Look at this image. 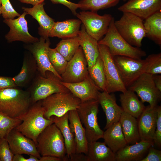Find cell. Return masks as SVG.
Instances as JSON below:
<instances>
[{
  "instance_id": "cell-1",
  "label": "cell",
  "mask_w": 161,
  "mask_h": 161,
  "mask_svg": "<svg viewBox=\"0 0 161 161\" xmlns=\"http://www.w3.org/2000/svg\"><path fill=\"white\" fill-rule=\"evenodd\" d=\"M32 104L29 92L15 87L0 89V112L13 118H21Z\"/></svg>"
},
{
  "instance_id": "cell-2",
  "label": "cell",
  "mask_w": 161,
  "mask_h": 161,
  "mask_svg": "<svg viewBox=\"0 0 161 161\" xmlns=\"http://www.w3.org/2000/svg\"><path fill=\"white\" fill-rule=\"evenodd\" d=\"M38 150L42 156H52L68 160L63 136L54 123L47 126L37 140Z\"/></svg>"
},
{
  "instance_id": "cell-3",
  "label": "cell",
  "mask_w": 161,
  "mask_h": 161,
  "mask_svg": "<svg viewBox=\"0 0 161 161\" xmlns=\"http://www.w3.org/2000/svg\"><path fill=\"white\" fill-rule=\"evenodd\" d=\"M22 118V122L15 129L32 140L37 145V140L40 133L48 126L53 123L52 118L44 117V109L40 100L33 104Z\"/></svg>"
},
{
  "instance_id": "cell-4",
  "label": "cell",
  "mask_w": 161,
  "mask_h": 161,
  "mask_svg": "<svg viewBox=\"0 0 161 161\" xmlns=\"http://www.w3.org/2000/svg\"><path fill=\"white\" fill-rule=\"evenodd\" d=\"M114 21L113 17L105 36L98 41V44L107 47L113 57L123 56L140 59L146 56L145 51L131 45L120 35L115 27Z\"/></svg>"
},
{
  "instance_id": "cell-5",
  "label": "cell",
  "mask_w": 161,
  "mask_h": 161,
  "mask_svg": "<svg viewBox=\"0 0 161 161\" xmlns=\"http://www.w3.org/2000/svg\"><path fill=\"white\" fill-rule=\"evenodd\" d=\"M41 101L44 117L48 119L52 116L60 117L70 111L77 110L81 102L70 92L54 93Z\"/></svg>"
},
{
  "instance_id": "cell-6",
  "label": "cell",
  "mask_w": 161,
  "mask_h": 161,
  "mask_svg": "<svg viewBox=\"0 0 161 161\" xmlns=\"http://www.w3.org/2000/svg\"><path fill=\"white\" fill-rule=\"evenodd\" d=\"M142 19L129 13H123L118 20L114 21L118 32L129 44L139 47L143 39L146 37Z\"/></svg>"
},
{
  "instance_id": "cell-7",
  "label": "cell",
  "mask_w": 161,
  "mask_h": 161,
  "mask_svg": "<svg viewBox=\"0 0 161 161\" xmlns=\"http://www.w3.org/2000/svg\"><path fill=\"white\" fill-rule=\"evenodd\" d=\"M99 104L96 100L81 102L77 110L84 126L88 143L97 141L103 137L104 131L100 128L97 121Z\"/></svg>"
},
{
  "instance_id": "cell-8",
  "label": "cell",
  "mask_w": 161,
  "mask_h": 161,
  "mask_svg": "<svg viewBox=\"0 0 161 161\" xmlns=\"http://www.w3.org/2000/svg\"><path fill=\"white\" fill-rule=\"evenodd\" d=\"M46 77L41 75L36 78L30 93L32 104L43 100L55 93L70 92L62 83V80L50 71Z\"/></svg>"
},
{
  "instance_id": "cell-9",
  "label": "cell",
  "mask_w": 161,
  "mask_h": 161,
  "mask_svg": "<svg viewBox=\"0 0 161 161\" xmlns=\"http://www.w3.org/2000/svg\"><path fill=\"white\" fill-rule=\"evenodd\" d=\"M99 55L103 63L106 80V92L122 93L127 89L124 84L115 63L113 57L108 48L103 44H98Z\"/></svg>"
},
{
  "instance_id": "cell-10",
  "label": "cell",
  "mask_w": 161,
  "mask_h": 161,
  "mask_svg": "<svg viewBox=\"0 0 161 161\" xmlns=\"http://www.w3.org/2000/svg\"><path fill=\"white\" fill-rule=\"evenodd\" d=\"M75 16L81 21L86 32L98 41L107 32L113 18L110 14L100 15L92 11H83Z\"/></svg>"
},
{
  "instance_id": "cell-11",
  "label": "cell",
  "mask_w": 161,
  "mask_h": 161,
  "mask_svg": "<svg viewBox=\"0 0 161 161\" xmlns=\"http://www.w3.org/2000/svg\"><path fill=\"white\" fill-rule=\"evenodd\" d=\"M113 58L121 78L127 88L145 72L147 66L145 59L123 56H116Z\"/></svg>"
},
{
  "instance_id": "cell-12",
  "label": "cell",
  "mask_w": 161,
  "mask_h": 161,
  "mask_svg": "<svg viewBox=\"0 0 161 161\" xmlns=\"http://www.w3.org/2000/svg\"><path fill=\"white\" fill-rule=\"evenodd\" d=\"M128 89L136 92L142 103L148 102L152 107L157 106L161 99V92L155 86L153 75L150 74L143 73Z\"/></svg>"
},
{
  "instance_id": "cell-13",
  "label": "cell",
  "mask_w": 161,
  "mask_h": 161,
  "mask_svg": "<svg viewBox=\"0 0 161 161\" xmlns=\"http://www.w3.org/2000/svg\"><path fill=\"white\" fill-rule=\"evenodd\" d=\"M89 75L87 61L80 46L68 61L65 71L61 75L62 81L68 83H77L84 80Z\"/></svg>"
},
{
  "instance_id": "cell-14",
  "label": "cell",
  "mask_w": 161,
  "mask_h": 161,
  "mask_svg": "<svg viewBox=\"0 0 161 161\" xmlns=\"http://www.w3.org/2000/svg\"><path fill=\"white\" fill-rule=\"evenodd\" d=\"M50 44L48 38L41 36L38 41L33 43L29 49L36 61L37 69L41 75L46 77V72L50 71L62 81L61 76L54 69L49 59L48 51Z\"/></svg>"
},
{
  "instance_id": "cell-15",
  "label": "cell",
  "mask_w": 161,
  "mask_h": 161,
  "mask_svg": "<svg viewBox=\"0 0 161 161\" xmlns=\"http://www.w3.org/2000/svg\"><path fill=\"white\" fill-rule=\"evenodd\" d=\"M26 15L27 13L24 12L17 18L4 20V22L10 28L9 31L5 36L8 42L20 41L26 43H33L39 40L29 32L27 22L25 18Z\"/></svg>"
},
{
  "instance_id": "cell-16",
  "label": "cell",
  "mask_w": 161,
  "mask_h": 161,
  "mask_svg": "<svg viewBox=\"0 0 161 161\" xmlns=\"http://www.w3.org/2000/svg\"><path fill=\"white\" fill-rule=\"evenodd\" d=\"M6 138L14 155H32L39 159L41 157L35 143L15 128L9 133Z\"/></svg>"
},
{
  "instance_id": "cell-17",
  "label": "cell",
  "mask_w": 161,
  "mask_h": 161,
  "mask_svg": "<svg viewBox=\"0 0 161 161\" xmlns=\"http://www.w3.org/2000/svg\"><path fill=\"white\" fill-rule=\"evenodd\" d=\"M118 9L123 13H131L145 20L161 10V0H128Z\"/></svg>"
},
{
  "instance_id": "cell-18",
  "label": "cell",
  "mask_w": 161,
  "mask_h": 161,
  "mask_svg": "<svg viewBox=\"0 0 161 161\" xmlns=\"http://www.w3.org/2000/svg\"><path fill=\"white\" fill-rule=\"evenodd\" d=\"M157 106L152 107L149 105L145 107L138 118L137 124L140 140L154 142L157 117Z\"/></svg>"
},
{
  "instance_id": "cell-19",
  "label": "cell",
  "mask_w": 161,
  "mask_h": 161,
  "mask_svg": "<svg viewBox=\"0 0 161 161\" xmlns=\"http://www.w3.org/2000/svg\"><path fill=\"white\" fill-rule=\"evenodd\" d=\"M62 83L81 102L97 100L99 91L100 90L89 75L84 80L79 82L71 83L62 81Z\"/></svg>"
},
{
  "instance_id": "cell-20",
  "label": "cell",
  "mask_w": 161,
  "mask_h": 161,
  "mask_svg": "<svg viewBox=\"0 0 161 161\" xmlns=\"http://www.w3.org/2000/svg\"><path fill=\"white\" fill-rule=\"evenodd\" d=\"M97 100L106 116V123L104 129H106L119 121L123 111L121 107L117 103L114 94H110L105 91L99 92Z\"/></svg>"
},
{
  "instance_id": "cell-21",
  "label": "cell",
  "mask_w": 161,
  "mask_h": 161,
  "mask_svg": "<svg viewBox=\"0 0 161 161\" xmlns=\"http://www.w3.org/2000/svg\"><path fill=\"white\" fill-rule=\"evenodd\" d=\"M69 126L74 136L75 153L87 154L88 142L85 131L79 118L77 110L70 111L68 112Z\"/></svg>"
},
{
  "instance_id": "cell-22",
  "label": "cell",
  "mask_w": 161,
  "mask_h": 161,
  "mask_svg": "<svg viewBox=\"0 0 161 161\" xmlns=\"http://www.w3.org/2000/svg\"><path fill=\"white\" fill-rule=\"evenodd\" d=\"M153 142L140 140L135 143L127 145L115 153L116 161H140L145 157Z\"/></svg>"
},
{
  "instance_id": "cell-23",
  "label": "cell",
  "mask_w": 161,
  "mask_h": 161,
  "mask_svg": "<svg viewBox=\"0 0 161 161\" xmlns=\"http://www.w3.org/2000/svg\"><path fill=\"white\" fill-rule=\"evenodd\" d=\"M78 36L80 46L87 61L88 70L95 64L99 56L98 41L86 32L83 24Z\"/></svg>"
},
{
  "instance_id": "cell-24",
  "label": "cell",
  "mask_w": 161,
  "mask_h": 161,
  "mask_svg": "<svg viewBox=\"0 0 161 161\" xmlns=\"http://www.w3.org/2000/svg\"><path fill=\"white\" fill-rule=\"evenodd\" d=\"M44 5L43 2L34 6L32 8L23 7L22 9L27 14L31 16L38 22L39 25L38 28L39 35L48 38L55 22L46 13Z\"/></svg>"
},
{
  "instance_id": "cell-25",
  "label": "cell",
  "mask_w": 161,
  "mask_h": 161,
  "mask_svg": "<svg viewBox=\"0 0 161 161\" xmlns=\"http://www.w3.org/2000/svg\"><path fill=\"white\" fill-rule=\"evenodd\" d=\"M81 23L79 19L55 22L49 37H57L64 39L78 36Z\"/></svg>"
},
{
  "instance_id": "cell-26",
  "label": "cell",
  "mask_w": 161,
  "mask_h": 161,
  "mask_svg": "<svg viewBox=\"0 0 161 161\" xmlns=\"http://www.w3.org/2000/svg\"><path fill=\"white\" fill-rule=\"evenodd\" d=\"M104 131L103 138L106 145L115 153L127 145L119 121Z\"/></svg>"
},
{
  "instance_id": "cell-27",
  "label": "cell",
  "mask_w": 161,
  "mask_h": 161,
  "mask_svg": "<svg viewBox=\"0 0 161 161\" xmlns=\"http://www.w3.org/2000/svg\"><path fill=\"white\" fill-rule=\"evenodd\" d=\"M68 112L61 117L52 116L51 118L53 123L60 130L63 136L66 156L69 160L72 155L75 153V148L74 136L69 125Z\"/></svg>"
},
{
  "instance_id": "cell-28",
  "label": "cell",
  "mask_w": 161,
  "mask_h": 161,
  "mask_svg": "<svg viewBox=\"0 0 161 161\" xmlns=\"http://www.w3.org/2000/svg\"><path fill=\"white\" fill-rule=\"evenodd\" d=\"M85 161H115V153L104 142L89 143Z\"/></svg>"
},
{
  "instance_id": "cell-29",
  "label": "cell",
  "mask_w": 161,
  "mask_h": 161,
  "mask_svg": "<svg viewBox=\"0 0 161 161\" xmlns=\"http://www.w3.org/2000/svg\"><path fill=\"white\" fill-rule=\"evenodd\" d=\"M120 100L123 111L138 118L145 107L139 99L134 92L127 89L120 95Z\"/></svg>"
},
{
  "instance_id": "cell-30",
  "label": "cell",
  "mask_w": 161,
  "mask_h": 161,
  "mask_svg": "<svg viewBox=\"0 0 161 161\" xmlns=\"http://www.w3.org/2000/svg\"><path fill=\"white\" fill-rule=\"evenodd\" d=\"M119 121L127 144H133L140 141L136 118L123 111Z\"/></svg>"
},
{
  "instance_id": "cell-31",
  "label": "cell",
  "mask_w": 161,
  "mask_h": 161,
  "mask_svg": "<svg viewBox=\"0 0 161 161\" xmlns=\"http://www.w3.org/2000/svg\"><path fill=\"white\" fill-rule=\"evenodd\" d=\"M146 36L157 44L161 45V11L159 10L145 19L143 22Z\"/></svg>"
},
{
  "instance_id": "cell-32",
  "label": "cell",
  "mask_w": 161,
  "mask_h": 161,
  "mask_svg": "<svg viewBox=\"0 0 161 161\" xmlns=\"http://www.w3.org/2000/svg\"><path fill=\"white\" fill-rule=\"evenodd\" d=\"M37 69L35 60L25 58L19 73L13 78L17 86L23 87L27 85Z\"/></svg>"
},
{
  "instance_id": "cell-33",
  "label": "cell",
  "mask_w": 161,
  "mask_h": 161,
  "mask_svg": "<svg viewBox=\"0 0 161 161\" xmlns=\"http://www.w3.org/2000/svg\"><path fill=\"white\" fill-rule=\"evenodd\" d=\"M80 47L78 36L62 39L56 45L55 49L68 61Z\"/></svg>"
},
{
  "instance_id": "cell-34",
  "label": "cell",
  "mask_w": 161,
  "mask_h": 161,
  "mask_svg": "<svg viewBox=\"0 0 161 161\" xmlns=\"http://www.w3.org/2000/svg\"><path fill=\"white\" fill-rule=\"evenodd\" d=\"M90 76L100 91L106 92V80L103 61L100 55L93 66L88 69Z\"/></svg>"
},
{
  "instance_id": "cell-35",
  "label": "cell",
  "mask_w": 161,
  "mask_h": 161,
  "mask_svg": "<svg viewBox=\"0 0 161 161\" xmlns=\"http://www.w3.org/2000/svg\"><path fill=\"white\" fill-rule=\"evenodd\" d=\"M120 0H81L78 4L79 8L85 11L90 10L96 12L116 5Z\"/></svg>"
},
{
  "instance_id": "cell-36",
  "label": "cell",
  "mask_w": 161,
  "mask_h": 161,
  "mask_svg": "<svg viewBox=\"0 0 161 161\" xmlns=\"http://www.w3.org/2000/svg\"><path fill=\"white\" fill-rule=\"evenodd\" d=\"M48 55L50 61L53 67L60 75L65 71L68 61L55 49L49 47Z\"/></svg>"
},
{
  "instance_id": "cell-37",
  "label": "cell",
  "mask_w": 161,
  "mask_h": 161,
  "mask_svg": "<svg viewBox=\"0 0 161 161\" xmlns=\"http://www.w3.org/2000/svg\"><path fill=\"white\" fill-rule=\"evenodd\" d=\"M22 121L21 118H12L0 112V138H6Z\"/></svg>"
},
{
  "instance_id": "cell-38",
  "label": "cell",
  "mask_w": 161,
  "mask_h": 161,
  "mask_svg": "<svg viewBox=\"0 0 161 161\" xmlns=\"http://www.w3.org/2000/svg\"><path fill=\"white\" fill-rule=\"evenodd\" d=\"M147 66L145 73L152 75L161 74V53L150 55L145 59Z\"/></svg>"
},
{
  "instance_id": "cell-39",
  "label": "cell",
  "mask_w": 161,
  "mask_h": 161,
  "mask_svg": "<svg viewBox=\"0 0 161 161\" xmlns=\"http://www.w3.org/2000/svg\"><path fill=\"white\" fill-rule=\"evenodd\" d=\"M1 14L4 19H13L20 16L14 9L9 0H0Z\"/></svg>"
},
{
  "instance_id": "cell-40",
  "label": "cell",
  "mask_w": 161,
  "mask_h": 161,
  "mask_svg": "<svg viewBox=\"0 0 161 161\" xmlns=\"http://www.w3.org/2000/svg\"><path fill=\"white\" fill-rule=\"evenodd\" d=\"M14 155L6 138H0V158L1 161H13Z\"/></svg>"
},
{
  "instance_id": "cell-41",
  "label": "cell",
  "mask_w": 161,
  "mask_h": 161,
  "mask_svg": "<svg viewBox=\"0 0 161 161\" xmlns=\"http://www.w3.org/2000/svg\"><path fill=\"white\" fill-rule=\"evenodd\" d=\"M157 117L154 143L159 147L161 146V107L157 106Z\"/></svg>"
},
{
  "instance_id": "cell-42",
  "label": "cell",
  "mask_w": 161,
  "mask_h": 161,
  "mask_svg": "<svg viewBox=\"0 0 161 161\" xmlns=\"http://www.w3.org/2000/svg\"><path fill=\"white\" fill-rule=\"evenodd\" d=\"M147 155L140 161H161V151L151 147L148 150Z\"/></svg>"
},
{
  "instance_id": "cell-43",
  "label": "cell",
  "mask_w": 161,
  "mask_h": 161,
  "mask_svg": "<svg viewBox=\"0 0 161 161\" xmlns=\"http://www.w3.org/2000/svg\"><path fill=\"white\" fill-rule=\"evenodd\" d=\"M53 4H62L69 8L74 15H76L77 13V10L80 8L79 4L73 3L67 0H50Z\"/></svg>"
},
{
  "instance_id": "cell-44",
  "label": "cell",
  "mask_w": 161,
  "mask_h": 161,
  "mask_svg": "<svg viewBox=\"0 0 161 161\" xmlns=\"http://www.w3.org/2000/svg\"><path fill=\"white\" fill-rule=\"evenodd\" d=\"M17 86L13 78L9 77L0 76V89L15 87Z\"/></svg>"
},
{
  "instance_id": "cell-45",
  "label": "cell",
  "mask_w": 161,
  "mask_h": 161,
  "mask_svg": "<svg viewBox=\"0 0 161 161\" xmlns=\"http://www.w3.org/2000/svg\"><path fill=\"white\" fill-rule=\"evenodd\" d=\"M28 158H25L22 154H16L14 155L13 161H39L37 157L32 155H30Z\"/></svg>"
},
{
  "instance_id": "cell-46",
  "label": "cell",
  "mask_w": 161,
  "mask_h": 161,
  "mask_svg": "<svg viewBox=\"0 0 161 161\" xmlns=\"http://www.w3.org/2000/svg\"><path fill=\"white\" fill-rule=\"evenodd\" d=\"M39 160V161H64L61 158L52 156H42Z\"/></svg>"
},
{
  "instance_id": "cell-47",
  "label": "cell",
  "mask_w": 161,
  "mask_h": 161,
  "mask_svg": "<svg viewBox=\"0 0 161 161\" xmlns=\"http://www.w3.org/2000/svg\"><path fill=\"white\" fill-rule=\"evenodd\" d=\"M153 78L156 87L161 92V75L159 74L153 75Z\"/></svg>"
},
{
  "instance_id": "cell-48",
  "label": "cell",
  "mask_w": 161,
  "mask_h": 161,
  "mask_svg": "<svg viewBox=\"0 0 161 161\" xmlns=\"http://www.w3.org/2000/svg\"><path fill=\"white\" fill-rule=\"evenodd\" d=\"M21 3L30 4L33 6L42 3L45 0H19Z\"/></svg>"
},
{
  "instance_id": "cell-49",
  "label": "cell",
  "mask_w": 161,
  "mask_h": 161,
  "mask_svg": "<svg viewBox=\"0 0 161 161\" xmlns=\"http://www.w3.org/2000/svg\"><path fill=\"white\" fill-rule=\"evenodd\" d=\"M1 14V4L0 0V15Z\"/></svg>"
},
{
  "instance_id": "cell-50",
  "label": "cell",
  "mask_w": 161,
  "mask_h": 161,
  "mask_svg": "<svg viewBox=\"0 0 161 161\" xmlns=\"http://www.w3.org/2000/svg\"><path fill=\"white\" fill-rule=\"evenodd\" d=\"M124 0L125 1V0Z\"/></svg>"
}]
</instances>
